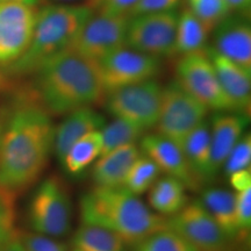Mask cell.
I'll use <instances>...</instances> for the list:
<instances>
[{
    "instance_id": "1",
    "label": "cell",
    "mask_w": 251,
    "mask_h": 251,
    "mask_svg": "<svg viewBox=\"0 0 251 251\" xmlns=\"http://www.w3.org/2000/svg\"><path fill=\"white\" fill-rule=\"evenodd\" d=\"M55 128L35 96L21 98L0 133V186L18 194L35 183L54 149Z\"/></svg>"
},
{
    "instance_id": "2",
    "label": "cell",
    "mask_w": 251,
    "mask_h": 251,
    "mask_svg": "<svg viewBox=\"0 0 251 251\" xmlns=\"http://www.w3.org/2000/svg\"><path fill=\"white\" fill-rule=\"evenodd\" d=\"M35 74V97L49 114L91 107L105 94L98 62L69 49L43 63Z\"/></svg>"
},
{
    "instance_id": "3",
    "label": "cell",
    "mask_w": 251,
    "mask_h": 251,
    "mask_svg": "<svg viewBox=\"0 0 251 251\" xmlns=\"http://www.w3.org/2000/svg\"><path fill=\"white\" fill-rule=\"evenodd\" d=\"M79 211L83 225L108 229L134 246L166 228L165 218L152 212L125 187L96 186L81 196Z\"/></svg>"
},
{
    "instance_id": "4",
    "label": "cell",
    "mask_w": 251,
    "mask_h": 251,
    "mask_svg": "<svg viewBox=\"0 0 251 251\" xmlns=\"http://www.w3.org/2000/svg\"><path fill=\"white\" fill-rule=\"evenodd\" d=\"M93 14L87 5H49L37 11L29 46L17 61L2 68L4 71L9 77L35 74L43 63L69 49Z\"/></svg>"
},
{
    "instance_id": "5",
    "label": "cell",
    "mask_w": 251,
    "mask_h": 251,
    "mask_svg": "<svg viewBox=\"0 0 251 251\" xmlns=\"http://www.w3.org/2000/svg\"><path fill=\"white\" fill-rule=\"evenodd\" d=\"M71 201L61 179L49 177L33 194L28 219L31 229L48 237H62L71 228Z\"/></svg>"
},
{
    "instance_id": "6",
    "label": "cell",
    "mask_w": 251,
    "mask_h": 251,
    "mask_svg": "<svg viewBox=\"0 0 251 251\" xmlns=\"http://www.w3.org/2000/svg\"><path fill=\"white\" fill-rule=\"evenodd\" d=\"M208 108L187 93L177 80L163 87L157 133L171 140L180 148L196 128L206 120Z\"/></svg>"
},
{
    "instance_id": "7",
    "label": "cell",
    "mask_w": 251,
    "mask_h": 251,
    "mask_svg": "<svg viewBox=\"0 0 251 251\" xmlns=\"http://www.w3.org/2000/svg\"><path fill=\"white\" fill-rule=\"evenodd\" d=\"M106 94V108L114 118L136 125L146 131L157 125L163 87L156 80L141 81Z\"/></svg>"
},
{
    "instance_id": "8",
    "label": "cell",
    "mask_w": 251,
    "mask_h": 251,
    "mask_svg": "<svg viewBox=\"0 0 251 251\" xmlns=\"http://www.w3.org/2000/svg\"><path fill=\"white\" fill-rule=\"evenodd\" d=\"M176 72L177 83L207 108L218 112H235L206 51L181 56Z\"/></svg>"
},
{
    "instance_id": "9",
    "label": "cell",
    "mask_w": 251,
    "mask_h": 251,
    "mask_svg": "<svg viewBox=\"0 0 251 251\" xmlns=\"http://www.w3.org/2000/svg\"><path fill=\"white\" fill-rule=\"evenodd\" d=\"M177 23L176 11L130 17L126 46L157 58L174 56Z\"/></svg>"
},
{
    "instance_id": "10",
    "label": "cell",
    "mask_w": 251,
    "mask_h": 251,
    "mask_svg": "<svg viewBox=\"0 0 251 251\" xmlns=\"http://www.w3.org/2000/svg\"><path fill=\"white\" fill-rule=\"evenodd\" d=\"M166 228L186 240L197 251H235V243L200 200L188 202L179 213L166 219Z\"/></svg>"
},
{
    "instance_id": "11",
    "label": "cell",
    "mask_w": 251,
    "mask_h": 251,
    "mask_svg": "<svg viewBox=\"0 0 251 251\" xmlns=\"http://www.w3.org/2000/svg\"><path fill=\"white\" fill-rule=\"evenodd\" d=\"M129 17L101 14L92 15L75 37L69 50L83 57L99 62L126 46Z\"/></svg>"
},
{
    "instance_id": "12",
    "label": "cell",
    "mask_w": 251,
    "mask_h": 251,
    "mask_svg": "<svg viewBox=\"0 0 251 251\" xmlns=\"http://www.w3.org/2000/svg\"><path fill=\"white\" fill-rule=\"evenodd\" d=\"M98 64L105 94L153 79L161 70V59L128 48L127 46L111 52Z\"/></svg>"
},
{
    "instance_id": "13",
    "label": "cell",
    "mask_w": 251,
    "mask_h": 251,
    "mask_svg": "<svg viewBox=\"0 0 251 251\" xmlns=\"http://www.w3.org/2000/svg\"><path fill=\"white\" fill-rule=\"evenodd\" d=\"M37 9L21 2H0V67L17 61L33 36Z\"/></svg>"
},
{
    "instance_id": "14",
    "label": "cell",
    "mask_w": 251,
    "mask_h": 251,
    "mask_svg": "<svg viewBox=\"0 0 251 251\" xmlns=\"http://www.w3.org/2000/svg\"><path fill=\"white\" fill-rule=\"evenodd\" d=\"M213 30L212 48L251 72V26L247 15L230 13Z\"/></svg>"
},
{
    "instance_id": "15",
    "label": "cell",
    "mask_w": 251,
    "mask_h": 251,
    "mask_svg": "<svg viewBox=\"0 0 251 251\" xmlns=\"http://www.w3.org/2000/svg\"><path fill=\"white\" fill-rule=\"evenodd\" d=\"M141 149L161 171L179 180L187 190L197 191L201 187L188 168L183 150L171 140L158 133L146 135L141 140Z\"/></svg>"
},
{
    "instance_id": "16",
    "label": "cell",
    "mask_w": 251,
    "mask_h": 251,
    "mask_svg": "<svg viewBox=\"0 0 251 251\" xmlns=\"http://www.w3.org/2000/svg\"><path fill=\"white\" fill-rule=\"evenodd\" d=\"M225 93L236 113L247 114L251 105V72L220 55L213 48H206Z\"/></svg>"
},
{
    "instance_id": "17",
    "label": "cell",
    "mask_w": 251,
    "mask_h": 251,
    "mask_svg": "<svg viewBox=\"0 0 251 251\" xmlns=\"http://www.w3.org/2000/svg\"><path fill=\"white\" fill-rule=\"evenodd\" d=\"M249 118L243 113H220L212 119L211 129L212 164L216 175L224 166L229 152L242 137Z\"/></svg>"
},
{
    "instance_id": "18",
    "label": "cell",
    "mask_w": 251,
    "mask_h": 251,
    "mask_svg": "<svg viewBox=\"0 0 251 251\" xmlns=\"http://www.w3.org/2000/svg\"><path fill=\"white\" fill-rule=\"evenodd\" d=\"M105 127V118L91 107H81L68 113L67 118L55 128L54 150L62 163L72 144L96 130Z\"/></svg>"
},
{
    "instance_id": "19",
    "label": "cell",
    "mask_w": 251,
    "mask_h": 251,
    "mask_svg": "<svg viewBox=\"0 0 251 251\" xmlns=\"http://www.w3.org/2000/svg\"><path fill=\"white\" fill-rule=\"evenodd\" d=\"M181 150L188 168L200 186L212 184L218 175L214 172L212 164L211 129L208 121H202L188 135Z\"/></svg>"
},
{
    "instance_id": "20",
    "label": "cell",
    "mask_w": 251,
    "mask_h": 251,
    "mask_svg": "<svg viewBox=\"0 0 251 251\" xmlns=\"http://www.w3.org/2000/svg\"><path fill=\"white\" fill-rule=\"evenodd\" d=\"M140 153V149L135 144H128L100 156L92 170L97 187H124L128 172Z\"/></svg>"
},
{
    "instance_id": "21",
    "label": "cell",
    "mask_w": 251,
    "mask_h": 251,
    "mask_svg": "<svg viewBox=\"0 0 251 251\" xmlns=\"http://www.w3.org/2000/svg\"><path fill=\"white\" fill-rule=\"evenodd\" d=\"M200 202L224 233L236 244L243 241L236 216V194L218 187L203 191Z\"/></svg>"
},
{
    "instance_id": "22",
    "label": "cell",
    "mask_w": 251,
    "mask_h": 251,
    "mask_svg": "<svg viewBox=\"0 0 251 251\" xmlns=\"http://www.w3.org/2000/svg\"><path fill=\"white\" fill-rule=\"evenodd\" d=\"M150 206L157 214L172 216L188 203L186 187L170 176L158 179L149 190Z\"/></svg>"
},
{
    "instance_id": "23",
    "label": "cell",
    "mask_w": 251,
    "mask_h": 251,
    "mask_svg": "<svg viewBox=\"0 0 251 251\" xmlns=\"http://www.w3.org/2000/svg\"><path fill=\"white\" fill-rule=\"evenodd\" d=\"M209 31L188 9L178 15L175 55L186 56L205 51Z\"/></svg>"
},
{
    "instance_id": "24",
    "label": "cell",
    "mask_w": 251,
    "mask_h": 251,
    "mask_svg": "<svg viewBox=\"0 0 251 251\" xmlns=\"http://www.w3.org/2000/svg\"><path fill=\"white\" fill-rule=\"evenodd\" d=\"M101 130L86 134L72 144L61 164L69 175H79L101 155Z\"/></svg>"
},
{
    "instance_id": "25",
    "label": "cell",
    "mask_w": 251,
    "mask_h": 251,
    "mask_svg": "<svg viewBox=\"0 0 251 251\" xmlns=\"http://www.w3.org/2000/svg\"><path fill=\"white\" fill-rule=\"evenodd\" d=\"M126 244L118 234L93 225H81L72 238V248L80 251H126Z\"/></svg>"
},
{
    "instance_id": "26",
    "label": "cell",
    "mask_w": 251,
    "mask_h": 251,
    "mask_svg": "<svg viewBox=\"0 0 251 251\" xmlns=\"http://www.w3.org/2000/svg\"><path fill=\"white\" fill-rule=\"evenodd\" d=\"M161 172V169L150 157L141 152L128 172L124 187L135 196H140L151 188L158 180Z\"/></svg>"
},
{
    "instance_id": "27",
    "label": "cell",
    "mask_w": 251,
    "mask_h": 251,
    "mask_svg": "<svg viewBox=\"0 0 251 251\" xmlns=\"http://www.w3.org/2000/svg\"><path fill=\"white\" fill-rule=\"evenodd\" d=\"M144 133L146 130L137 127L136 125L115 118L114 121H112L107 126L105 125V127L101 129V155L121 148V147L128 146V144H135L137 140L143 137Z\"/></svg>"
},
{
    "instance_id": "28",
    "label": "cell",
    "mask_w": 251,
    "mask_h": 251,
    "mask_svg": "<svg viewBox=\"0 0 251 251\" xmlns=\"http://www.w3.org/2000/svg\"><path fill=\"white\" fill-rule=\"evenodd\" d=\"M188 11L212 31L226 17L230 14L226 0H187Z\"/></svg>"
},
{
    "instance_id": "29",
    "label": "cell",
    "mask_w": 251,
    "mask_h": 251,
    "mask_svg": "<svg viewBox=\"0 0 251 251\" xmlns=\"http://www.w3.org/2000/svg\"><path fill=\"white\" fill-rule=\"evenodd\" d=\"M135 251H197L183 237L168 228L156 231L135 246Z\"/></svg>"
},
{
    "instance_id": "30",
    "label": "cell",
    "mask_w": 251,
    "mask_h": 251,
    "mask_svg": "<svg viewBox=\"0 0 251 251\" xmlns=\"http://www.w3.org/2000/svg\"><path fill=\"white\" fill-rule=\"evenodd\" d=\"M15 196L0 186V250L15 233Z\"/></svg>"
},
{
    "instance_id": "31",
    "label": "cell",
    "mask_w": 251,
    "mask_h": 251,
    "mask_svg": "<svg viewBox=\"0 0 251 251\" xmlns=\"http://www.w3.org/2000/svg\"><path fill=\"white\" fill-rule=\"evenodd\" d=\"M251 163V136L250 133H244L238 142L229 152L226 159L224 169L226 177H229L235 172L249 169Z\"/></svg>"
},
{
    "instance_id": "32",
    "label": "cell",
    "mask_w": 251,
    "mask_h": 251,
    "mask_svg": "<svg viewBox=\"0 0 251 251\" xmlns=\"http://www.w3.org/2000/svg\"><path fill=\"white\" fill-rule=\"evenodd\" d=\"M236 216L241 235L246 242L251 228V187L236 193Z\"/></svg>"
},
{
    "instance_id": "33",
    "label": "cell",
    "mask_w": 251,
    "mask_h": 251,
    "mask_svg": "<svg viewBox=\"0 0 251 251\" xmlns=\"http://www.w3.org/2000/svg\"><path fill=\"white\" fill-rule=\"evenodd\" d=\"M26 251H67V246L41 234H23Z\"/></svg>"
},
{
    "instance_id": "34",
    "label": "cell",
    "mask_w": 251,
    "mask_h": 251,
    "mask_svg": "<svg viewBox=\"0 0 251 251\" xmlns=\"http://www.w3.org/2000/svg\"><path fill=\"white\" fill-rule=\"evenodd\" d=\"M180 0H139L128 17L139 14L159 13V12L175 11L179 5Z\"/></svg>"
},
{
    "instance_id": "35",
    "label": "cell",
    "mask_w": 251,
    "mask_h": 251,
    "mask_svg": "<svg viewBox=\"0 0 251 251\" xmlns=\"http://www.w3.org/2000/svg\"><path fill=\"white\" fill-rule=\"evenodd\" d=\"M137 1L139 0H96L93 9L98 8L99 13L101 14L128 17Z\"/></svg>"
},
{
    "instance_id": "36",
    "label": "cell",
    "mask_w": 251,
    "mask_h": 251,
    "mask_svg": "<svg viewBox=\"0 0 251 251\" xmlns=\"http://www.w3.org/2000/svg\"><path fill=\"white\" fill-rule=\"evenodd\" d=\"M229 184L234 188L236 192H242L247 188L251 187V170L249 169H244L240 170L235 174L230 175L228 177Z\"/></svg>"
},
{
    "instance_id": "37",
    "label": "cell",
    "mask_w": 251,
    "mask_h": 251,
    "mask_svg": "<svg viewBox=\"0 0 251 251\" xmlns=\"http://www.w3.org/2000/svg\"><path fill=\"white\" fill-rule=\"evenodd\" d=\"M230 13H237L247 15L250 11L251 0H226Z\"/></svg>"
},
{
    "instance_id": "38",
    "label": "cell",
    "mask_w": 251,
    "mask_h": 251,
    "mask_svg": "<svg viewBox=\"0 0 251 251\" xmlns=\"http://www.w3.org/2000/svg\"><path fill=\"white\" fill-rule=\"evenodd\" d=\"M0 251H26L23 241V234L15 230L13 236L9 238V241L5 244Z\"/></svg>"
},
{
    "instance_id": "39",
    "label": "cell",
    "mask_w": 251,
    "mask_h": 251,
    "mask_svg": "<svg viewBox=\"0 0 251 251\" xmlns=\"http://www.w3.org/2000/svg\"><path fill=\"white\" fill-rule=\"evenodd\" d=\"M11 86V77L4 71V69L0 68V92L6 91Z\"/></svg>"
},
{
    "instance_id": "40",
    "label": "cell",
    "mask_w": 251,
    "mask_h": 251,
    "mask_svg": "<svg viewBox=\"0 0 251 251\" xmlns=\"http://www.w3.org/2000/svg\"><path fill=\"white\" fill-rule=\"evenodd\" d=\"M54 1L61 2V4H67V5H87L89 7L93 9V5L96 0H54Z\"/></svg>"
},
{
    "instance_id": "41",
    "label": "cell",
    "mask_w": 251,
    "mask_h": 251,
    "mask_svg": "<svg viewBox=\"0 0 251 251\" xmlns=\"http://www.w3.org/2000/svg\"><path fill=\"white\" fill-rule=\"evenodd\" d=\"M7 1L21 2V4H26V5H29V6H35L39 0H0V2H7Z\"/></svg>"
},
{
    "instance_id": "42",
    "label": "cell",
    "mask_w": 251,
    "mask_h": 251,
    "mask_svg": "<svg viewBox=\"0 0 251 251\" xmlns=\"http://www.w3.org/2000/svg\"><path fill=\"white\" fill-rule=\"evenodd\" d=\"M2 124H4V120H2V118L0 117V133H1V129H2Z\"/></svg>"
},
{
    "instance_id": "43",
    "label": "cell",
    "mask_w": 251,
    "mask_h": 251,
    "mask_svg": "<svg viewBox=\"0 0 251 251\" xmlns=\"http://www.w3.org/2000/svg\"><path fill=\"white\" fill-rule=\"evenodd\" d=\"M71 251H80V250H78V249H76V248H72V250Z\"/></svg>"
}]
</instances>
